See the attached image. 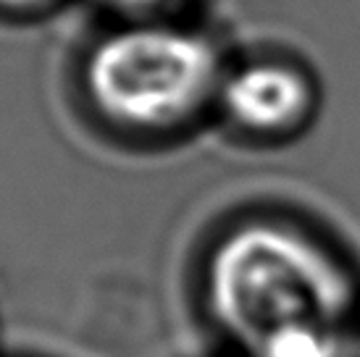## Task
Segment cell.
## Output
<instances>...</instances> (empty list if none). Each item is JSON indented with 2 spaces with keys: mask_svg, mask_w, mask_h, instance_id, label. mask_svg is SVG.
Here are the masks:
<instances>
[{
  "mask_svg": "<svg viewBox=\"0 0 360 357\" xmlns=\"http://www.w3.org/2000/svg\"><path fill=\"white\" fill-rule=\"evenodd\" d=\"M198 318L226 357L295 323H358L360 268L302 216L252 208L224 219L192 268Z\"/></svg>",
  "mask_w": 360,
  "mask_h": 357,
  "instance_id": "cell-1",
  "label": "cell"
},
{
  "mask_svg": "<svg viewBox=\"0 0 360 357\" xmlns=\"http://www.w3.org/2000/svg\"><path fill=\"white\" fill-rule=\"evenodd\" d=\"M229 50L192 16L108 19L82 53V105L124 145H174L213 121Z\"/></svg>",
  "mask_w": 360,
  "mask_h": 357,
  "instance_id": "cell-2",
  "label": "cell"
},
{
  "mask_svg": "<svg viewBox=\"0 0 360 357\" xmlns=\"http://www.w3.org/2000/svg\"><path fill=\"white\" fill-rule=\"evenodd\" d=\"M319 103L316 74L292 53H229L213 121L245 145L276 148L300 139L313 126Z\"/></svg>",
  "mask_w": 360,
  "mask_h": 357,
  "instance_id": "cell-3",
  "label": "cell"
},
{
  "mask_svg": "<svg viewBox=\"0 0 360 357\" xmlns=\"http://www.w3.org/2000/svg\"><path fill=\"white\" fill-rule=\"evenodd\" d=\"M358 323H295L255 342L237 357H358Z\"/></svg>",
  "mask_w": 360,
  "mask_h": 357,
  "instance_id": "cell-4",
  "label": "cell"
},
{
  "mask_svg": "<svg viewBox=\"0 0 360 357\" xmlns=\"http://www.w3.org/2000/svg\"><path fill=\"white\" fill-rule=\"evenodd\" d=\"M108 19H158V16H190L198 0H92Z\"/></svg>",
  "mask_w": 360,
  "mask_h": 357,
  "instance_id": "cell-5",
  "label": "cell"
},
{
  "mask_svg": "<svg viewBox=\"0 0 360 357\" xmlns=\"http://www.w3.org/2000/svg\"><path fill=\"white\" fill-rule=\"evenodd\" d=\"M66 0H0V19L34 21L60 8Z\"/></svg>",
  "mask_w": 360,
  "mask_h": 357,
  "instance_id": "cell-6",
  "label": "cell"
},
{
  "mask_svg": "<svg viewBox=\"0 0 360 357\" xmlns=\"http://www.w3.org/2000/svg\"><path fill=\"white\" fill-rule=\"evenodd\" d=\"M355 347H358V357H360V318H358V326H355Z\"/></svg>",
  "mask_w": 360,
  "mask_h": 357,
  "instance_id": "cell-7",
  "label": "cell"
}]
</instances>
